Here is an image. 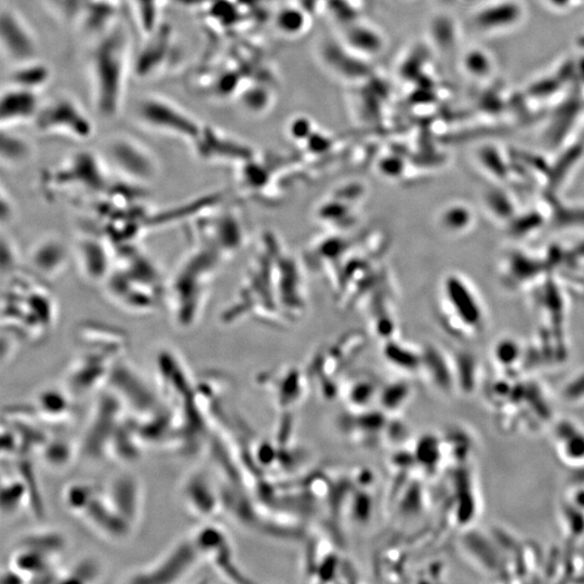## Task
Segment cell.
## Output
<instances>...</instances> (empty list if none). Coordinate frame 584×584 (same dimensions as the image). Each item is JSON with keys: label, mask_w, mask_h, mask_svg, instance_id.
Here are the masks:
<instances>
[{"label": "cell", "mask_w": 584, "mask_h": 584, "mask_svg": "<svg viewBox=\"0 0 584 584\" xmlns=\"http://www.w3.org/2000/svg\"><path fill=\"white\" fill-rule=\"evenodd\" d=\"M102 537L114 541L127 539L134 527L112 506L104 491L98 489L81 516Z\"/></svg>", "instance_id": "19"}, {"label": "cell", "mask_w": 584, "mask_h": 584, "mask_svg": "<svg viewBox=\"0 0 584 584\" xmlns=\"http://www.w3.org/2000/svg\"><path fill=\"white\" fill-rule=\"evenodd\" d=\"M165 277L137 244L116 248L114 268L102 285L105 295L130 314L153 313L164 303Z\"/></svg>", "instance_id": "2"}, {"label": "cell", "mask_w": 584, "mask_h": 584, "mask_svg": "<svg viewBox=\"0 0 584 584\" xmlns=\"http://www.w3.org/2000/svg\"><path fill=\"white\" fill-rule=\"evenodd\" d=\"M440 315L451 333L480 335L487 327V310L479 291L458 272L444 277L440 289Z\"/></svg>", "instance_id": "6"}, {"label": "cell", "mask_w": 584, "mask_h": 584, "mask_svg": "<svg viewBox=\"0 0 584 584\" xmlns=\"http://www.w3.org/2000/svg\"><path fill=\"white\" fill-rule=\"evenodd\" d=\"M103 491L116 511L135 527L142 509V490L137 477L130 473L117 474Z\"/></svg>", "instance_id": "24"}, {"label": "cell", "mask_w": 584, "mask_h": 584, "mask_svg": "<svg viewBox=\"0 0 584 584\" xmlns=\"http://www.w3.org/2000/svg\"><path fill=\"white\" fill-rule=\"evenodd\" d=\"M137 113L144 127L190 145L201 135L204 127L179 105L164 98H146L140 102Z\"/></svg>", "instance_id": "9"}, {"label": "cell", "mask_w": 584, "mask_h": 584, "mask_svg": "<svg viewBox=\"0 0 584 584\" xmlns=\"http://www.w3.org/2000/svg\"><path fill=\"white\" fill-rule=\"evenodd\" d=\"M0 41L6 55L17 64L35 60L38 46L29 25L11 8L0 16Z\"/></svg>", "instance_id": "17"}, {"label": "cell", "mask_w": 584, "mask_h": 584, "mask_svg": "<svg viewBox=\"0 0 584 584\" xmlns=\"http://www.w3.org/2000/svg\"><path fill=\"white\" fill-rule=\"evenodd\" d=\"M57 317V301L47 282L30 271L8 275L2 302L3 329L23 343H35L51 333Z\"/></svg>", "instance_id": "1"}, {"label": "cell", "mask_w": 584, "mask_h": 584, "mask_svg": "<svg viewBox=\"0 0 584 584\" xmlns=\"http://www.w3.org/2000/svg\"><path fill=\"white\" fill-rule=\"evenodd\" d=\"M301 17L297 11H285L280 17V24L285 32H296L301 25Z\"/></svg>", "instance_id": "44"}, {"label": "cell", "mask_w": 584, "mask_h": 584, "mask_svg": "<svg viewBox=\"0 0 584 584\" xmlns=\"http://www.w3.org/2000/svg\"><path fill=\"white\" fill-rule=\"evenodd\" d=\"M20 544L41 551L56 561L66 547L65 538L58 532H37L25 536Z\"/></svg>", "instance_id": "37"}, {"label": "cell", "mask_w": 584, "mask_h": 584, "mask_svg": "<svg viewBox=\"0 0 584 584\" xmlns=\"http://www.w3.org/2000/svg\"><path fill=\"white\" fill-rule=\"evenodd\" d=\"M222 262L214 252L196 244L181 258L166 282L164 298L178 329L190 330L201 321Z\"/></svg>", "instance_id": "3"}, {"label": "cell", "mask_w": 584, "mask_h": 584, "mask_svg": "<svg viewBox=\"0 0 584 584\" xmlns=\"http://www.w3.org/2000/svg\"><path fill=\"white\" fill-rule=\"evenodd\" d=\"M191 148L201 161L208 163H238L242 165L251 158V154L243 145L209 126L203 127L201 135L191 145Z\"/></svg>", "instance_id": "20"}, {"label": "cell", "mask_w": 584, "mask_h": 584, "mask_svg": "<svg viewBox=\"0 0 584 584\" xmlns=\"http://www.w3.org/2000/svg\"><path fill=\"white\" fill-rule=\"evenodd\" d=\"M477 215L474 208L466 202L456 201L442 207L436 216V224L444 234L461 237L476 227Z\"/></svg>", "instance_id": "28"}, {"label": "cell", "mask_w": 584, "mask_h": 584, "mask_svg": "<svg viewBox=\"0 0 584 584\" xmlns=\"http://www.w3.org/2000/svg\"><path fill=\"white\" fill-rule=\"evenodd\" d=\"M42 105L39 92L9 85L0 99L2 129H15L24 123H34Z\"/></svg>", "instance_id": "21"}, {"label": "cell", "mask_w": 584, "mask_h": 584, "mask_svg": "<svg viewBox=\"0 0 584 584\" xmlns=\"http://www.w3.org/2000/svg\"><path fill=\"white\" fill-rule=\"evenodd\" d=\"M203 559L191 539L184 540L172 548L162 560L141 570L128 582L131 583H172L187 577Z\"/></svg>", "instance_id": "15"}, {"label": "cell", "mask_w": 584, "mask_h": 584, "mask_svg": "<svg viewBox=\"0 0 584 584\" xmlns=\"http://www.w3.org/2000/svg\"><path fill=\"white\" fill-rule=\"evenodd\" d=\"M494 358L503 367L513 366L522 357L523 349L513 338H501L494 347Z\"/></svg>", "instance_id": "42"}, {"label": "cell", "mask_w": 584, "mask_h": 584, "mask_svg": "<svg viewBox=\"0 0 584 584\" xmlns=\"http://www.w3.org/2000/svg\"><path fill=\"white\" fill-rule=\"evenodd\" d=\"M23 506L31 507V497L28 485L23 477L17 474L3 472L2 511L6 515L19 512Z\"/></svg>", "instance_id": "32"}, {"label": "cell", "mask_w": 584, "mask_h": 584, "mask_svg": "<svg viewBox=\"0 0 584 584\" xmlns=\"http://www.w3.org/2000/svg\"><path fill=\"white\" fill-rule=\"evenodd\" d=\"M130 64L129 39L122 25L96 37L89 57V73L98 112L114 118L121 111Z\"/></svg>", "instance_id": "4"}, {"label": "cell", "mask_w": 584, "mask_h": 584, "mask_svg": "<svg viewBox=\"0 0 584 584\" xmlns=\"http://www.w3.org/2000/svg\"><path fill=\"white\" fill-rule=\"evenodd\" d=\"M0 264H2L3 274L10 275L15 273L20 263V252L15 242L11 240L9 235L3 232L2 236V252H0Z\"/></svg>", "instance_id": "43"}, {"label": "cell", "mask_w": 584, "mask_h": 584, "mask_svg": "<svg viewBox=\"0 0 584 584\" xmlns=\"http://www.w3.org/2000/svg\"><path fill=\"white\" fill-rule=\"evenodd\" d=\"M482 205L491 220L506 228L520 212L515 198L511 193L502 189L500 184H495L484 191Z\"/></svg>", "instance_id": "29"}, {"label": "cell", "mask_w": 584, "mask_h": 584, "mask_svg": "<svg viewBox=\"0 0 584 584\" xmlns=\"http://www.w3.org/2000/svg\"><path fill=\"white\" fill-rule=\"evenodd\" d=\"M479 166L485 176L495 184L506 183L511 178V166H509L497 151L483 150L479 155Z\"/></svg>", "instance_id": "39"}, {"label": "cell", "mask_w": 584, "mask_h": 584, "mask_svg": "<svg viewBox=\"0 0 584 584\" xmlns=\"http://www.w3.org/2000/svg\"><path fill=\"white\" fill-rule=\"evenodd\" d=\"M192 540L203 559L207 557V560L218 569L220 574L233 580L235 577L241 579L233 562V553L228 537L219 527L209 524L198 528Z\"/></svg>", "instance_id": "23"}, {"label": "cell", "mask_w": 584, "mask_h": 584, "mask_svg": "<svg viewBox=\"0 0 584 584\" xmlns=\"http://www.w3.org/2000/svg\"><path fill=\"white\" fill-rule=\"evenodd\" d=\"M109 384L123 404H128L139 418L154 415L165 407L137 371L123 361V357L114 365Z\"/></svg>", "instance_id": "14"}, {"label": "cell", "mask_w": 584, "mask_h": 584, "mask_svg": "<svg viewBox=\"0 0 584 584\" xmlns=\"http://www.w3.org/2000/svg\"><path fill=\"white\" fill-rule=\"evenodd\" d=\"M149 37V43L145 44L134 62V72L140 78L150 77L161 69L169 58L172 46V31L167 25L158 26Z\"/></svg>", "instance_id": "25"}, {"label": "cell", "mask_w": 584, "mask_h": 584, "mask_svg": "<svg viewBox=\"0 0 584 584\" xmlns=\"http://www.w3.org/2000/svg\"><path fill=\"white\" fill-rule=\"evenodd\" d=\"M73 261V248L56 234L38 238L28 254L29 271L47 283L68 271Z\"/></svg>", "instance_id": "16"}, {"label": "cell", "mask_w": 584, "mask_h": 584, "mask_svg": "<svg viewBox=\"0 0 584 584\" xmlns=\"http://www.w3.org/2000/svg\"><path fill=\"white\" fill-rule=\"evenodd\" d=\"M72 395L56 389H46L39 393L32 405L35 419L44 426L60 427L73 415Z\"/></svg>", "instance_id": "26"}, {"label": "cell", "mask_w": 584, "mask_h": 584, "mask_svg": "<svg viewBox=\"0 0 584 584\" xmlns=\"http://www.w3.org/2000/svg\"><path fill=\"white\" fill-rule=\"evenodd\" d=\"M49 66L37 59L17 64L9 74L10 86L39 92L51 81Z\"/></svg>", "instance_id": "31"}, {"label": "cell", "mask_w": 584, "mask_h": 584, "mask_svg": "<svg viewBox=\"0 0 584 584\" xmlns=\"http://www.w3.org/2000/svg\"><path fill=\"white\" fill-rule=\"evenodd\" d=\"M192 244L214 252L222 261L232 257L245 241L243 223L231 209L220 207L192 221Z\"/></svg>", "instance_id": "7"}, {"label": "cell", "mask_w": 584, "mask_h": 584, "mask_svg": "<svg viewBox=\"0 0 584 584\" xmlns=\"http://www.w3.org/2000/svg\"><path fill=\"white\" fill-rule=\"evenodd\" d=\"M98 488L87 482H74L66 486L63 490L64 506L71 513L81 516L87 508L92 497L97 493Z\"/></svg>", "instance_id": "36"}, {"label": "cell", "mask_w": 584, "mask_h": 584, "mask_svg": "<svg viewBox=\"0 0 584 584\" xmlns=\"http://www.w3.org/2000/svg\"><path fill=\"white\" fill-rule=\"evenodd\" d=\"M34 125L44 135L74 141H87L95 134L94 123L86 111L69 97H60L43 104Z\"/></svg>", "instance_id": "10"}, {"label": "cell", "mask_w": 584, "mask_h": 584, "mask_svg": "<svg viewBox=\"0 0 584 584\" xmlns=\"http://www.w3.org/2000/svg\"><path fill=\"white\" fill-rule=\"evenodd\" d=\"M556 436L563 459L570 464H583L584 430L574 423H566L562 424Z\"/></svg>", "instance_id": "33"}, {"label": "cell", "mask_w": 584, "mask_h": 584, "mask_svg": "<svg viewBox=\"0 0 584 584\" xmlns=\"http://www.w3.org/2000/svg\"><path fill=\"white\" fill-rule=\"evenodd\" d=\"M548 220L549 212L544 214V212L537 209L519 212V215L514 218L507 229L516 240H524L525 237L537 233Z\"/></svg>", "instance_id": "34"}, {"label": "cell", "mask_w": 584, "mask_h": 584, "mask_svg": "<svg viewBox=\"0 0 584 584\" xmlns=\"http://www.w3.org/2000/svg\"><path fill=\"white\" fill-rule=\"evenodd\" d=\"M108 161L118 178L143 188L153 183L161 172V166L148 146L127 136L111 140Z\"/></svg>", "instance_id": "8"}, {"label": "cell", "mask_w": 584, "mask_h": 584, "mask_svg": "<svg viewBox=\"0 0 584 584\" xmlns=\"http://www.w3.org/2000/svg\"><path fill=\"white\" fill-rule=\"evenodd\" d=\"M549 220L555 227L584 229V204L554 202L549 209Z\"/></svg>", "instance_id": "35"}, {"label": "cell", "mask_w": 584, "mask_h": 584, "mask_svg": "<svg viewBox=\"0 0 584 584\" xmlns=\"http://www.w3.org/2000/svg\"><path fill=\"white\" fill-rule=\"evenodd\" d=\"M110 166L91 151H79L64 162L43 171L39 188L49 201L73 198L94 201L110 188Z\"/></svg>", "instance_id": "5"}, {"label": "cell", "mask_w": 584, "mask_h": 584, "mask_svg": "<svg viewBox=\"0 0 584 584\" xmlns=\"http://www.w3.org/2000/svg\"><path fill=\"white\" fill-rule=\"evenodd\" d=\"M34 154L33 145L15 129H2L0 139V159L6 168L20 167L30 161Z\"/></svg>", "instance_id": "30"}, {"label": "cell", "mask_w": 584, "mask_h": 584, "mask_svg": "<svg viewBox=\"0 0 584 584\" xmlns=\"http://www.w3.org/2000/svg\"><path fill=\"white\" fill-rule=\"evenodd\" d=\"M44 462L48 467L53 469H62L69 466L74 457V447L64 438H52L47 441L44 447L39 451Z\"/></svg>", "instance_id": "38"}, {"label": "cell", "mask_w": 584, "mask_h": 584, "mask_svg": "<svg viewBox=\"0 0 584 584\" xmlns=\"http://www.w3.org/2000/svg\"><path fill=\"white\" fill-rule=\"evenodd\" d=\"M164 0H134L142 32L151 35L158 29L159 7Z\"/></svg>", "instance_id": "40"}, {"label": "cell", "mask_w": 584, "mask_h": 584, "mask_svg": "<svg viewBox=\"0 0 584 584\" xmlns=\"http://www.w3.org/2000/svg\"><path fill=\"white\" fill-rule=\"evenodd\" d=\"M77 339L84 348L125 353L128 337L122 329L100 323H86L78 328Z\"/></svg>", "instance_id": "27"}, {"label": "cell", "mask_w": 584, "mask_h": 584, "mask_svg": "<svg viewBox=\"0 0 584 584\" xmlns=\"http://www.w3.org/2000/svg\"><path fill=\"white\" fill-rule=\"evenodd\" d=\"M546 262L523 250H512L500 263V280L510 291L536 286L548 275Z\"/></svg>", "instance_id": "18"}, {"label": "cell", "mask_w": 584, "mask_h": 584, "mask_svg": "<svg viewBox=\"0 0 584 584\" xmlns=\"http://www.w3.org/2000/svg\"><path fill=\"white\" fill-rule=\"evenodd\" d=\"M123 402L114 392L106 393L98 401L85 434L83 451L91 459L108 457L112 437L122 423Z\"/></svg>", "instance_id": "13"}, {"label": "cell", "mask_w": 584, "mask_h": 584, "mask_svg": "<svg viewBox=\"0 0 584 584\" xmlns=\"http://www.w3.org/2000/svg\"><path fill=\"white\" fill-rule=\"evenodd\" d=\"M2 223L5 225L6 222H10L13 215H15V204H13L11 195L5 188V185H2Z\"/></svg>", "instance_id": "45"}, {"label": "cell", "mask_w": 584, "mask_h": 584, "mask_svg": "<svg viewBox=\"0 0 584 584\" xmlns=\"http://www.w3.org/2000/svg\"><path fill=\"white\" fill-rule=\"evenodd\" d=\"M74 262L88 283L103 285L116 259V248L102 232L89 230L73 246Z\"/></svg>", "instance_id": "11"}, {"label": "cell", "mask_w": 584, "mask_h": 584, "mask_svg": "<svg viewBox=\"0 0 584 584\" xmlns=\"http://www.w3.org/2000/svg\"><path fill=\"white\" fill-rule=\"evenodd\" d=\"M122 357L123 354L116 352L84 348L66 373L65 383L69 393L81 396L109 383L111 371Z\"/></svg>", "instance_id": "12"}, {"label": "cell", "mask_w": 584, "mask_h": 584, "mask_svg": "<svg viewBox=\"0 0 584 584\" xmlns=\"http://www.w3.org/2000/svg\"><path fill=\"white\" fill-rule=\"evenodd\" d=\"M100 565L94 559H85L74 565L68 572H62L60 582L87 583L100 576Z\"/></svg>", "instance_id": "41"}, {"label": "cell", "mask_w": 584, "mask_h": 584, "mask_svg": "<svg viewBox=\"0 0 584 584\" xmlns=\"http://www.w3.org/2000/svg\"><path fill=\"white\" fill-rule=\"evenodd\" d=\"M182 496L185 506L197 519L212 520L220 511L219 490L204 471H195L185 480Z\"/></svg>", "instance_id": "22"}]
</instances>
